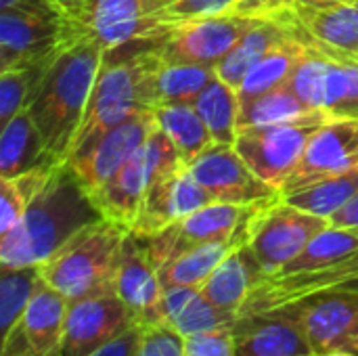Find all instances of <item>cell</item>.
Segmentation results:
<instances>
[{"label":"cell","instance_id":"obj_1","mask_svg":"<svg viewBox=\"0 0 358 356\" xmlns=\"http://www.w3.org/2000/svg\"><path fill=\"white\" fill-rule=\"evenodd\" d=\"M101 218L76 172L67 164H57L21 220L0 235V269L40 266L82 229Z\"/></svg>","mask_w":358,"mask_h":356},{"label":"cell","instance_id":"obj_2","mask_svg":"<svg viewBox=\"0 0 358 356\" xmlns=\"http://www.w3.org/2000/svg\"><path fill=\"white\" fill-rule=\"evenodd\" d=\"M103 57V46L92 38L80 36L65 42L25 107L48 155L59 164L69 159Z\"/></svg>","mask_w":358,"mask_h":356},{"label":"cell","instance_id":"obj_3","mask_svg":"<svg viewBox=\"0 0 358 356\" xmlns=\"http://www.w3.org/2000/svg\"><path fill=\"white\" fill-rule=\"evenodd\" d=\"M149 42L153 40L132 42L105 52L67 162L86 155L105 132L126 118L149 109L143 99V50Z\"/></svg>","mask_w":358,"mask_h":356},{"label":"cell","instance_id":"obj_4","mask_svg":"<svg viewBox=\"0 0 358 356\" xmlns=\"http://www.w3.org/2000/svg\"><path fill=\"white\" fill-rule=\"evenodd\" d=\"M128 233V229L107 218L88 225L40 264L42 279L63 294L67 302L113 292V279Z\"/></svg>","mask_w":358,"mask_h":356},{"label":"cell","instance_id":"obj_5","mask_svg":"<svg viewBox=\"0 0 358 356\" xmlns=\"http://www.w3.org/2000/svg\"><path fill=\"white\" fill-rule=\"evenodd\" d=\"M329 120L334 118L317 109L289 122L245 128L237 132L235 149L258 178L281 191L302 162L313 134Z\"/></svg>","mask_w":358,"mask_h":356},{"label":"cell","instance_id":"obj_6","mask_svg":"<svg viewBox=\"0 0 358 356\" xmlns=\"http://www.w3.org/2000/svg\"><path fill=\"white\" fill-rule=\"evenodd\" d=\"M170 27L147 0H90L82 15L63 21V40L86 36L107 52L141 40H157Z\"/></svg>","mask_w":358,"mask_h":356},{"label":"cell","instance_id":"obj_7","mask_svg":"<svg viewBox=\"0 0 358 356\" xmlns=\"http://www.w3.org/2000/svg\"><path fill=\"white\" fill-rule=\"evenodd\" d=\"M268 17H250L235 10L182 21L170 27L155 44L162 61L168 63H197L216 67L237 42Z\"/></svg>","mask_w":358,"mask_h":356},{"label":"cell","instance_id":"obj_8","mask_svg":"<svg viewBox=\"0 0 358 356\" xmlns=\"http://www.w3.org/2000/svg\"><path fill=\"white\" fill-rule=\"evenodd\" d=\"M65 15L55 0H36L0 8V71L29 65L55 50L63 40Z\"/></svg>","mask_w":358,"mask_h":356},{"label":"cell","instance_id":"obj_9","mask_svg":"<svg viewBox=\"0 0 358 356\" xmlns=\"http://www.w3.org/2000/svg\"><path fill=\"white\" fill-rule=\"evenodd\" d=\"M275 201H279V199L258 201V204H250V206L214 201V204H208L206 208L193 212L185 220L159 231L157 235L141 237V239L147 248L151 262L159 269L164 262H168L170 258L178 256L180 252H185L193 245L222 241V239L233 237L254 216L264 212Z\"/></svg>","mask_w":358,"mask_h":356},{"label":"cell","instance_id":"obj_10","mask_svg":"<svg viewBox=\"0 0 358 356\" xmlns=\"http://www.w3.org/2000/svg\"><path fill=\"white\" fill-rule=\"evenodd\" d=\"M329 225L327 218L279 199L256 216L248 243L264 277H271L292 262Z\"/></svg>","mask_w":358,"mask_h":356},{"label":"cell","instance_id":"obj_11","mask_svg":"<svg viewBox=\"0 0 358 356\" xmlns=\"http://www.w3.org/2000/svg\"><path fill=\"white\" fill-rule=\"evenodd\" d=\"M136 321L115 292L69 302L61 336L63 356H90L117 340Z\"/></svg>","mask_w":358,"mask_h":356},{"label":"cell","instance_id":"obj_12","mask_svg":"<svg viewBox=\"0 0 358 356\" xmlns=\"http://www.w3.org/2000/svg\"><path fill=\"white\" fill-rule=\"evenodd\" d=\"M189 172L214 201L250 206L283 197L277 187L264 183L250 170L235 145L212 143L189 164Z\"/></svg>","mask_w":358,"mask_h":356},{"label":"cell","instance_id":"obj_13","mask_svg":"<svg viewBox=\"0 0 358 356\" xmlns=\"http://www.w3.org/2000/svg\"><path fill=\"white\" fill-rule=\"evenodd\" d=\"M357 170L358 120L334 118L313 134L302 162L285 180L281 195L285 197L319 180Z\"/></svg>","mask_w":358,"mask_h":356},{"label":"cell","instance_id":"obj_14","mask_svg":"<svg viewBox=\"0 0 358 356\" xmlns=\"http://www.w3.org/2000/svg\"><path fill=\"white\" fill-rule=\"evenodd\" d=\"M285 13L310 46L358 63V0L292 2Z\"/></svg>","mask_w":358,"mask_h":356},{"label":"cell","instance_id":"obj_15","mask_svg":"<svg viewBox=\"0 0 358 356\" xmlns=\"http://www.w3.org/2000/svg\"><path fill=\"white\" fill-rule=\"evenodd\" d=\"M302 325L315 355L350 350L358 336V294L325 292L285 308Z\"/></svg>","mask_w":358,"mask_h":356},{"label":"cell","instance_id":"obj_16","mask_svg":"<svg viewBox=\"0 0 358 356\" xmlns=\"http://www.w3.org/2000/svg\"><path fill=\"white\" fill-rule=\"evenodd\" d=\"M155 124L157 122L151 109L138 111L126 118L122 124H117L109 132H105L101 141L86 155L65 162V164L76 172L80 183L92 197L145 145Z\"/></svg>","mask_w":358,"mask_h":356},{"label":"cell","instance_id":"obj_17","mask_svg":"<svg viewBox=\"0 0 358 356\" xmlns=\"http://www.w3.org/2000/svg\"><path fill=\"white\" fill-rule=\"evenodd\" d=\"M67 306V298L40 279L21 321L0 338V356H44L57 350Z\"/></svg>","mask_w":358,"mask_h":356},{"label":"cell","instance_id":"obj_18","mask_svg":"<svg viewBox=\"0 0 358 356\" xmlns=\"http://www.w3.org/2000/svg\"><path fill=\"white\" fill-rule=\"evenodd\" d=\"M208 204H214L212 195L189 172V166H185L147 187L141 214L130 233L136 237L157 235Z\"/></svg>","mask_w":358,"mask_h":356},{"label":"cell","instance_id":"obj_19","mask_svg":"<svg viewBox=\"0 0 358 356\" xmlns=\"http://www.w3.org/2000/svg\"><path fill=\"white\" fill-rule=\"evenodd\" d=\"M113 292L128 306L136 325L147 327L159 323V302L164 285L143 239L134 233H128L124 239L120 264L113 279Z\"/></svg>","mask_w":358,"mask_h":356},{"label":"cell","instance_id":"obj_20","mask_svg":"<svg viewBox=\"0 0 358 356\" xmlns=\"http://www.w3.org/2000/svg\"><path fill=\"white\" fill-rule=\"evenodd\" d=\"M233 336L237 356H317L302 325L287 311L237 317Z\"/></svg>","mask_w":358,"mask_h":356},{"label":"cell","instance_id":"obj_21","mask_svg":"<svg viewBox=\"0 0 358 356\" xmlns=\"http://www.w3.org/2000/svg\"><path fill=\"white\" fill-rule=\"evenodd\" d=\"M262 277L264 273L250 243L245 241L216 266V271L208 277L199 292L220 311L239 317V311L248 302L252 290L262 281Z\"/></svg>","mask_w":358,"mask_h":356},{"label":"cell","instance_id":"obj_22","mask_svg":"<svg viewBox=\"0 0 358 356\" xmlns=\"http://www.w3.org/2000/svg\"><path fill=\"white\" fill-rule=\"evenodd\" d=\"M235 321L237 317L214 306L210 300L201 296L197 287H185V285L164 287L157 325L176 332L180 338L231 327Z\"/></svg>","mask_w":358,"mask_h":356},{"label":"cell","instance_id":"obj_23","mask_svg":"<svg viewBox=\"0 0 358 356\" xmlns=\"http://www.w3.org/2000/svg\"><path fill=\"white\" fill-rule=\"evenodd\" d=\"M143 147L117 170V174L101 191H96L90 197L103 218L128 231L134 227L141 214L143 199H145L147 185H149Z\"/></svg>","mask_w":358,"mask_h":356},{"label":"cell","instance_id":"obj_24","mask_svg":"<svg viewBox=\"0 0 358 356\" xmlns=\"http://www.w3.org/2000/svg\"><path fill=\"white\" fill-rule=\"evenodd\" d=\"M262 214V212H260ZM256 216L233 237L222 239V241H210V243H201V245H193L185 252H180L178 256L170 258L168 262H164L157 273H159V281L164 287L170 285H185V287H201L208 277L216 271V266L241 243L250 241L252 235V227H254Z\"/></svg>","mask_w":358,"mask_h":356},{"label":"cell","instance_id":"obj_25","mask_svg":"<svg viewBox=\"0 0 358 356\" xmlns=\"http://www.w3.org/2000/svg\"><path fill=\"white\" fill-rule=\"evenodd\" d=\"M283 13H285V8H283ZM285 17H287V13H285ZM308 52H310V44L289 23V34L281 42H277L245 76L241 88L237 90L239 105L248 103L264 92L285 86L289 82L294 69L298 67V63Z\"/></svg>","mask_w":358,"mask_h":356},{"label":"cell","instance_id":"obj_26","mask_svg":"<svg viewBox=\"0 0 358 356\" xmlns=\"http://www.w3.org/2000/svg\"><path fill=\"white\" fill-rule=\"evenodd\" d=\"M27 109L13 115L0 132V178H13L40 166H55Z\"/></svg>","mask_w":358,"mask_h":356},{"label":"cell","instance_id":"obj_27","mask_svg":"<svg viewBox=\"0 0 358 356\" xmlns=\"http://www.w3.org/2000/svg\"><path fill=\"white\" fill-rule=\"evenodd\" d=\"M289 34V21L283 10L275 13L273 17L264 19L260 25L250 29L237 46L214 67L216 76L227 82L231 88L239 90L245 76L252 71V67L285 36Z\"/></svg>","mask_w":358,"mask_h":356},{"label":"cell","instance_id":"obj_28","mask_svg":"<svg viewBox=\"0 0 358 356\" xmlns=\"http://www.w3.org/2000/svg\"><path fill=\"white\" fill-rule=\"evenodd\" d=\"M153 115L157 126L170 136L187 166L214 143L210 128L206 126L193 103L159 105L153 109Z\"/></svg>","mask_w":358,"mask_h":356},{"label":"cell","instance_id":"obj_29","mask_svg":"<svg viewBox=\"0 0 358 356\" xmlns=\"http://www.w3.org/2000/svg\"><path fill=\"white\" fill-rule=\"evenodd\" d=\"M193 107L210 128L214 143L235 145L237 122H239V94L218 76L195 97Z\"/></svg>","mask_w":358,"mask_h":356},{"label":"cell","instance_id":"obj_30","mask_svg":"<svg viewBox=\"0 0 358 356\" xmlns=\"http://www.w3.org/2000/svg\"><path fill=\"white\" fill-rule=\"evenodd\" d=\"M355 195H358V170L319 180L310 187H304L296 193L285 195L283 199L304 212H310L329 220Z\"/></svg>","mask_w":358,"mask_h":356},{"label":"cell","instance_id":"obj_31","mask_svg":"<svg viewBox=\"0 0 358 356\" xmlns=\"http://www.w3.org/2000/svg\"><path fill=\"white\" fill-rule=\"evenodd\" d=\"M310 111H317V109H310L306 103H302L287 86H281V88H275L271 92H264V94L239 105L237 132L245 130V128L289 122V120L302 118Z\"/></svg>","mask_w":358,"mask_h":356},{"label":"cell","instance_id":"obj_32","mask_svg":"<svg viewBox=\"0 0 358 356\" xmlns=\"http://www.w3.org/2000/svg\"><path fill=\"white\" fill-rule=\"evenodd\" d=\"M55 166H40L13 178H0V235L8 233L25 214L36 195L44 189Z\"/></svg>","mask_w":358,"mask_h":356},{"label":"cell","instance_id":"obj_33","mask_svg":"<svg viewBox=\"0 0 358 356\" xmlns=\"http://www.w3.org/2000/svg\"><path fill=\"white\" fill-rule=\"evenodd\" d=\"M40 279V266L0 269V338L21 321Z\"/></svg>","mask_w":358,"mask_h":356},{"label":"cell","instance_id":"obj_34","mask_svg":"<svg viewBox=\"0 0 358 356\" xmlns=\"http://www.w3.org/2000/svg\"><path fill=\"white\" fill-rule=\"evenodd\" d=\"M323 111L329 118L358 120V63L329 55Z\"/></svg>","mask_w":358,"mask_h":356},{"label":"cell","instance_id":"obj_35","mask_svg":"<svg viewBox=\"0 0 358 356\" xmlns=\"http://www.w3.org/2000/svg\"><path fill=\"white\" fill-rule=\"evenodd\" d=\"M327 69L329 55L310 46V52L298 63L289 82L285 84L302 103L310 109H321L325 103V86H327Z\"/></svg>","mask_w":358,"mask_h":356},{"label":"cell","instance_id":"obj_36","mask_svg":"<svg viewBox=\"0 0 358 356\" xmlns=\"http://www.w3.org/2000/svg\"><path fill=\"white\" fill-rule=\"evenodd\" d=\"M237 0H164L157 15L168 23L176 25L191 19H203L229 13Z\"/></svg>","mask_w":358,"mask_h":356},{"label":"cell","instance_id":"obj_37","mask_svg":"<svg viewBox=\"0 0 358 356\" xmlns=\"http://www.w3.org/2000/svg\"><path fill=\"white\" fill-rule=\"evenodd\" d=\"M185 356H237L233 325L182 338Z\"/></svg>","mask_w":358,"mask_h":356},{"label":"cell","instance_id":"obj_38","mask_svg":"<svg viewBox=\"0 0 358 356\" xmlns=\"http://www.w3.org/2000/svg\"><path fill=\"white\" fill-rule=\"evenodd\" d=\"M136 356H185L182 338L164 325H147L143 327Z\"/></svg>","mask_w":358,"mask_h":356},{"label":"cell","instance_id":"obj_39","mask_svg":"<svg viewBox=\"0 0 358 356\" xmlns=\"http://www.w3.org/2000/svg\"><path fill=\"white\" fill-rule=\"evenodd\" d=\"M331 227H358V195L329 218Z\"/></svg>","mask_w":358,"mask_h":356},{"label":"cell","instance_id":"obj_40","mask_svg":"<svg viewBox=\"0 0 358 356\" xmlns=\"http://www.w3.org/2000/svg\"><path fill=\"white\" fill-rule=\"evenodd\" d=\"M88 2L90 0H55V4L61 8L65 19H76L78 15H82V10L88 6Z\"/></svg>","mask_w":358,"mask_h":356},{"label":"cell","instance_id":"obj_41","mask_svg":"<svg viewBox=\"0 0 358 356\" xmlns=\"http://www.w3.org/2000/svg\"><path fill=\"white\" fill-rule=\"evenodd\" d=\"M36 0H0V8H10V6H19V4H29Z\"/></svg>","mask_w":358,"mask_h":356},{"label":"cell","instance_id":"obj_42","mask_svg":"<svg viewBox=\"0 0 358 356\" xmlns=\"http://www.w3.org/2000/svg\"><path fill=\"white\" fill-rule=\"evenodd\" d=\"M317 356H357L350 350H336V353H327V355H317Z\"/></svg>","mask_w":358,"mask_h":356},{"label":"cell","instance_id":"obj_43","mask_svg":"<svg viewBox=\"0 0 358 356\" xmlns=\"http://www.w3.org/2000/svg\"><path fill=\"white\" fill-rule=\"evenodd\" d=\"M147 2L153 6V10H155V13H157V10L162 8V4H164V0H147Z\"/></svg>","mask_w":358,"mask_h":356},{"label":"cell","instance_id":"obj_44","mask_svg":"<svg viewBox=\"0 0 358 356\" xmlns=\"http://www.w3.org/2000/svg\"><path fill=\"white\" fill-rule=\"evenodd\" d=\"M296 2H308V4H313V2H336V0H296Z\"/></svg>","mask_w":358,"mask_h":356},{"label":"cell","instance_id":"obj_45","mask_svg":"<svg viewBox=\"0 0 358 356\" xmlns=\"http://www.w3.org/2000/svg\"><path fill=\"white\" fill-rule=\"evenodd\" d=\"M44 356H63V353H61V348H57V350H52V353H48V355Z\"/></svg>","mask_w":358,"mask_h":356},{"label":"cell","instance_id":"obj_46","mask_svg":"<svg viewBox=\"0 0 358 356\" xmlns=\"http://www.w3.org/2000/svg\"><path fill=\"white\" fill-rule=\"evenodd\" d=\"M350 353H358V336H357V340L352 342V348H350Z\"/></svg>","mask_w":358,"mask_h":356},{"label":"cell","instance_id":"obj_47","mask_svg":"<svg viewBox=\"0 0 358 356\" xmlns=\"http://www.w3.org/2000/svg\"><path fill=\"white\" fill-rule=\"evenodd\" d=\"M292 2H296V0H289V4H292Z\"/></svg>","mask_w":358,"mask_h":356}]
</instances>
